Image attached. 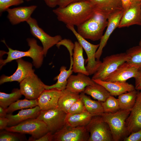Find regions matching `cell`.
<instances>
[{"mask_svg":"<svg viewBox=\"0 0 141 141\" xmlns=\"http://www.w3.org/2000/svg\"><path fill=\"white\" fill-rule=\"evenodd\" d=\"M90 133L86 126L72 127L65 125L53 134V141H88Z\"/></svg>","mask_w":141,"mask_h":141,"instance_id":"cell-10","label":"cell"},{"mask_svg":"<svg viewBox=\"0 0 141 141\" xmlns=\"http://www.w3.org/2000/svg\"><path fill=\"white\" fill-rule=\"evenodd\" d=\"M41 110L40 107L37 105L32 108L21 109L15 115L7 114L6 117L9 120L8 126H15L27 120L36 118Z\"/></svg>","mask_w":141,"mask_h":141,"instance_id":"cell-23","label":"cell"},{"mask_svg":"<svg viewBox=\"0 0 141 141\" xmlns=\"http://www.w3.org/2000/svg\"><path fill=\"white\" fill-rule=\"evenodd\" d=\"M67 27L70 30L74 35L78 42L85 51L87 56V65L85 68L89 75H93L97 71L102 62L97 60L95 54L99 45L93 44L89 42L81 36L76 30L74 26L70 25H66Z\"/></svg>","mask_w":141,"mask_h":141,"instance_id":"cell-7","label":"cell"},{"mask_svg":"<svg viewBox=\"0 0 141 141\" xmlns=\"http://www.w3.org/2000/svg\"><path fill=\"white\" fill-rule=\"evenodd\" d=\"M37 8L36 5H32L9 8L6 10L8 13L7 18L13 25L26 22L31 17V14Z\"/></svg>","mask_w":141,"mask_h":141,"instance_id":"cell-20","label":"cell"},{"mask_svg":"<svg viewBox=\"0 0 141 141\" xmlns=\"http://www.w3.org/2000/svg\"><path fill=\"white\" fill-rule=\"evenodd\" d=\"M96 11H99L109 16L123 10L121 0H86Z\"/></svg>","mask_w":141,"mask_h":141,"instance_id":"cell-21","label":"cell"},{"mask_svg":"<svg viewBox=\"0 0 141 141\" xmlns=\"http://www.w3.org/2000/svg\"><path fill=\"white\" fill-rule=\"evenodd\" d=\"M24 0H0V12L7 10L10 6L17 5L23 3Z\"/></svg>","mask_w":141,"mask_h":141,"instance_id":"cell-37","label":"cell"},{"mask_svg":"<svg viewBox=\"0 0 141 141\" xmlns=\"http://www.w3.org/2000/svg\"><path fill=\"white\" fill-rule=\"evenodd\" d=\"M123 141H141V129L138 131L131 133L125 138Z\"/></svg>","mask_w":141,"mask_h":141,"instance_id":"cell-39","label":"cell"},{"mask_svg":"<svg viewBox=\"0 0 141 141\" xmlns=\"http://www.w3.org/2000/svg\"><path fill=\"white\" fill-rule=\"evenodd\" d=\"M86 110L94 116H101L104 113L101 102L91 99L83 92L80 94Z\"/></svg>","mask_w":141,"mask_h":141,"instance_id":"cell-29","label":"cell"},{"mask_svg":"<svg viewBox=\"0 0 141 141\" xmlns=\"http://www.w3.org/2000/svg\"><path fill=\"white\" fill-rule=\"evenodd\" d=\"M96 11L88 1L74 3L53 10L58 20L77 27L91 17Z\"/></svg>","mask_w":141,"mask_h":141,"instance_id":"cell-1","label":"cell"},{"mask_svg":"<svg viewBox=\"0 0 141 141\" xmlns=\"http://www.w3.org/2000/svg\"><path fill=\"white\" fill-rule=\"evenodd\" d=\"M7 108L0 106V118L6 117L7 114Z\"/></svg>","mask_w":141,"mask_h":141,"instance_id":"cell-46","label":"cell"},{"mask_svg":"<svg viewBox=\"0 0 141 141\" xmlns=\"http://www.w3.org/2000/svg\"><path fill=\"white\" fill-rule=\"evenodd\" d=\"M26 22L29 25L32 34L39 39L43 45V51L45 56L49 49L62 39L60 35L51 36L45 32L38 25L37 21L30 17Z\"/></svg>","mask_w":141,"mask_h":141,"instance_id":"cell-12","label":"cell"},{"mask_svg":"<svg viewBox=\"0 0 141 141\" xmlns=\"http://www.w3.org/2000/svg\"><path fill=\"white\" fill-rule=\"evenodd\" d=\"M5 130L10 132L31 135V136L28 139V141L39 138L49 132L45 123L37 118L27 120L15 126L7 127Z\"/></svg>","mask_w":141,"mask_h":141,"instance_id":"cell-5","label":"cell"},{"mask_svg":"<svg viewBox=\"0 0 141 141\" xmlns=\"http://www.w3.org/2000/svg\"><path fill=\"white\" fill-rule=\"evenodd\" d=\"M137 94V91L135 90L119 96L118 99L120 109L131 110L135 103Z\"/></svg>","mask_w":141,"mask_h":141,"instance_id":"cell-30","label":"cell"},{"mask_svg":"<svg viewBox=\"0 0 141 141\" xmlns=\"http://www.w3.org/2000/svg\"><path fill=\"white\" fill-rule=\"evenodd\" d=\"M22 95L20 89H14L10 93L0 92V106L7 108L20 98Z\"/></svg>","mask_w":141,"mask_h":141,"instance_id":"cell-31","label":"cell"},{"mask_svg":"<svg viewBox=\"0 0 141 141\" xmlns=\"http://www.w3.org/2000/svg\"><path fill=\"white\" fill-rule=\"evenodd\" d=\"M45 84L35 73L20 83V90L22 95L30 100L37 99L45 89Z\"/></svg>","mask_w":141,"mask_h":141,"instance_id":"cell-11","label":"cell"},{"mask_svg":"<svg viewBox=\"0 0 141 141\" xmlns=\"http://www.w3.org/2000/svg\"><path fill=\"white\" fill-rule=\"evenodd\" d=\"M27 41L30 49L27 51H23L11 49L7 46L3 40L8 49V51H3L4 54L7 55V57L5 60H0V68L8 63L24 57H29L31 58L33 64L36 68H38L41 66L44 55L43 47L38 45L37 40L34 38H27Z\"/></svg>","mask_w":141,"mask_h":141,"instance_id":"cell-3","label":"cell"},{"mask_svg":"<svg viewBox=\"0 0 141 141\" xmlns=\"http://www.w3.org/2000/svg\"><path fill=\"white\" fill-rule=\"evenodd\" d=\"M9 120L6 117L0 118V130L5 129L8 126Z\"/></svg>","mask_w":141,"mask_h":141,"instance_id":"cell-43","label":"cell"},{"mask_svg":"<svg viewBox=\"0 0 141 141\" xmlns=\"http://www.w3.org/2000/svg\"><path fill=\"white\" fill-rule=\"evenodd\" d=\"M93 116L87 111L76 114H67L64 120L65 125L72 127L86 126Z\"/></svg>","mask_w":141,"mask_h":141,"instance_id":"cell-25","label":"cell"},{"mask_svg":"<svg viewBox=\"0 0 141 141\" xmlns=\"http://www.w3.org/2000/svg\"><path fill=\"white\" fill-rule=\"evenodd\" d=\"M124 13L123 10L109 15L108 18V22L106 30L100 39L99 47L96 51L95 57L97 60H100L103 48L107 44L109 37L114 30L118 27Z\"/></svg>","mask_w":141,"mask_h":141,"instance_id":"cell-14","label":"cell"},{"mask_svg":"<svg viewBox=\"0 0 141 141\" xmlns=\"http://www.w3.org/2000/svg\"><path fill=\"white\" fill-rule=\"evenodd\" d=\"M87 111L82 98L80 97L71 106L67 114H74L80 113Z\"/></svg>","mask_w":141,"mask_h":141,"instance_id":"cell-36","label":"cell"},{"mask_svg":"<svg viewBox=\"0 0 141 141\" xmlns=\"http://www.w3.org/2000/svg\"><path fill=\"white\" fill-rule=\"evenodd\" d=\"M128 59L127 62L131 65L141 67V46H134L127 49L125 52Z\"/></svg>","mask_w":141,"mask_h":141,"instance_id":"cell-33","label":"cell"},{"mask_svg":"<svg viewBox=\"0 0 141 141\" xmlns=\"http://www.w3.org/2000/svg\"><path fill=\"white\" fill-rule=\"evenodd\" d=\"M108 17L102 12L95 11L91 17L77 26V31L85 39L93 41L100 39L107 26Z\"/></svg>","mask_w":141,"mask_h":141,"instance_id":"cell-2","label":"cell"},{"mask_svg":"<svg viewBox=\"0 0 141 141\" xmlns=\"http://www.w3.org/2000/svg\"><path fill=\"white\" fill-rule=\"evenodd\" d=\"M104 113H115L120 109L118 99L110 95L104 101L101 102Z\"/></svg>","mask_w":141,"mask_h":141,"instance_id":"cell-34","label":"cell"},{"mask_svg":"<svg viewBox=\"0 0 141 141\" xmlns=\"http://www.w3.org/2000/svg\"><path fill=\"white\" fill-rule=\"evenodd\" d=\"M140 19L141 21V9H140Z\"/></svg>","mask_w":141,"mask_h":141,"instance_id":"cell-49","label":"cell"},{"mask_svg":"<svg viewBox=\"0 0 141 141\" xmlns=\"http://www.w3.org/2000/svg\"><path fill=\"white\" fill-rule=\"evenodd\" d=\"M61 45H64L66 47L69 52L70 56H72L73 50L74 48V44H73L70 40L69 39H62L56 45L58 48H59Z\"/></svg>","mask_w":141,"mask_h":141,"instance_id":"cell-38","label":"cell"},{"mask_svg":"<svg viewBox=\"0 0 141 141\" xmlns=\"http://www.w3.org/2000/svg\"><path fill=\"white\" fill-rule=\"evenodd\" d=\"M141 3H131L128 8L124 11L118 28L128 27L133 25L141 26Z\"/></svg>","mask_w":141,"mask_h":141,"instance_id":"cell-17","label":"cell"},{"mask_svg":"<svg viewBox=\"0 0 141 141\" xmlns=\"http://www.w3.org/2000/svg\"><path fill=\"white\" fill-rule=\"evenodd\" d=\"M139 45L141 46V39L139 42Z\"/></svg>","mask_w":141,"mask_h":141,"instance_id":"cell-48","label":"cell"},{"mask_svg":"<svg viewBox=\"0 0 141 141\" xmlns=\"http://www.w3.org/2000/svg\"><path fill=\"white\" fill-rule=\"evenodd\" d=\"M62 91L57 108L67 114L72 105L80 97V95L79 93L71 92L66 89Z\"/></svg>","mask_w":141,"mask_h":141,"instance_id":"cell-27","label":"cell"},{"mask_svg":"<svg viewBox=\"0 0 141 141\" xmlns=\"http://www.w3.org/2000/svg\"><path fill=\"white\" fill-rule=\"evenodd\" d=\"M70 65L69 69L67 70L66 67L64 66H62L60 69V72L59 74L54 78V80H57L56 83L50 86L45 85V89L54 88L62 91L66 89L68 79L73 72L72 69L73 63V59H70Z\"/></svg>","mask_w":141,"mask_h":141,"instance_id":"cell-26","label":"cell"},{"mask_svg":"<svg viewBox=\"0 0 141 141\" xmlns=\"http://www.w3.org/2000/svg\"><path fill=\"white\" fill-rule=\"evenodd\" d=\"M62 91L56 88L45 89L37 99L38 106L41 110L57 108Z\"/></svg>","mask_w":141,"mask_h":141,"instance_id":"cell-15","label":"cell"},{"mask_svg":"<svg viewBox=\"0 0 141 141\" xmlns=\"http://www.w3.org/2000/svg\"><path fill=\"white\" fill-rule=\"evenodd\" d=\"M16 60L17 64L16 70L11 76L2 75L0 79V85L13 81L20 83L25 78L34 73V70L33 69L32 65L31 63L25 61L21 58Z\"/></svg>","mask_w":141,"mask_h":141,"instance_id":"cell-13","label":"cell"},{"mask_svg":"<svg viewBox=\"0 0 141 141\" xmlns=\"http://www.w3.org/2000/svg\"><path fill=\"white\" fill-rule=\"evenodd\" d=\"M53 139V134L49 132L39 138L33 139L31 141H52Z\"/></svg>","mask_w":141,"mask_h":141,"instance_id":"cell-41","label":"cell"},{"mask_svg":"<svg viewBox=\"0 0 141 141\" xmlns=\"http://www.w3.org/2000/svg\"><path fill=\"white\" fill-rule=\"evenodd\" d=\"M95 83L88 75L79 73L76 75L72 74L69 77L66 89L71 92L79 93L84 92L86 86Z\"/></svg>","mask_w":141,"mask_h":141,"instance_id":"cell-19","label":"cell"},{"mask_svg":"<svg viewBox=\"0 0 141 141\" xmlns=\"http://www.w3.org/2000/svg\"><path fill=\"white\" fill-rule=\"evenodd\" d=\"M27 140L25 134L3 130L0 132V141H22Z\"/></svg>","mask_w":141,"mask_h":141,"instance_id":"cell-35","label":"cell"},{"mask_svg":"<svg viewBox=\"0 0 141 141\" xmlns=\"http://www.w3.org/2000/svg\"><path fill=\"white\" fill-rule=\"evenodd\" d=\"M86 0H59L57 4L58 7H64L69 4L75 2L86 1Z\"/></svg>","mask_w":141,"mask_h":141,"instance_id":"cell-42","label":"cell"},{"mask_svg":"<svg viewBox=\"0 0 141 141\" xmlns=\"http://www.w3.org/2000/svg\"><path fill=\"white\" fill-rule=\"evenodd\" d=\"M131 3L136 2L141 3V0H131Z\"/></svg>","mask_w":141,"mask_h":141,"instance_id":"cell-47","label":"cell"},{"mask_svg":"<svg viewBox=\"0 0 141 141\" xmlns=\"http://www.w3.org/2000/svg\"><path fill=\"white\" fill-rule=\"evenodd\" d=\"M38 105L37 99L30 100L26 98L18 99L7 108V114L12 113L18 110L32 108Z\"/></svg>","mask_w":141,"mask_h":141,"instance_id":"cell-32","label":"cell"},{"mask_svg":"<svg viewBox=\"0 0 141 141\" xmlns=\"http://www.w3.org/2000/svg\"><path fill=\"white\" fill-rule=\"evenodd\" d=\"M94 81L103 86L110 95L116 96L124 93L136 90L135 86L126 82L107 81L100 79H92Z\"/></svg>","mask_w":141,"mask_h":141,"instance_id":"cell-22","label":"cell"},{"mask_svg":"<svg viewBox=\"0 0 141 141\" xmlns=\"http://www.w3.org/2000/svg\"><path fill=\"white\" fill-rule=\"evenodd\" d=\"M124 11L127 10L131 4V0H121Z\"/></svg>","mask_w":141,"mask_h":141,"instance_id":"cell-45","label":"cell"},{"mask_svg":"<svg viewBox=\"0 0 141 141\" xmlns=\"http://www.w3.org/2000/svg\"><path fill=\"white\" fill-rule=\"evenodd\" d=\"M25 0V1H31L32 0Z\"/></svg>","mask_w":141,"mask_h":141,"instance_id":"cell-50","label":"cell"},{"mask_svg":"<svg viewBox=\"0 0 141 141\" xmlns=\"http://www.w3.org/2000/svg\"><path fill=\"white\" fill-rule=\"evenodd\" d=\"M126 126L130 134L141 129V90L137 91L135 103L126 120Z\"/></svg>","mask_w":141,"mask_h":141,"instance_id":"cell-16","label":"cell"},{"mask_svg":"<svg viewBox=\"0 0 141 141\" xmlns=\"http://www.w3.org/2000/svg\"><path fill=\"white\" fill-rule=\"evenodd\" d=\"M74 45L73 55V71L75 73H82L88 76L89 74L84 65L83 49L78 42H75Z\"/></svg>","mask_w":141,"mask_h":141,"instance_id":"cell-24","label":"cell"},{"mask_svg":"<svg viewBox=\"0 0 141 141\" xmlns=\"http://www.w3.org/2000/svg\"><path fill=\"white\" fill-rule=\"evenodd\" d=\"M67 114L57 108L41 110L37 118L44 122L49 131L53 134L62 128L65 125L64 120Z\"/></svg>","mask_w":141,"mask_h":141,"instance_id":"cell-9","label":"cell"},{"mask_svg":"<svg viewBox=\"0 0 141 141\" xmlns=\"http://www.w3.org/2000/svg\"><path fill=\"white\" fill-rule=\"evenodd\" d=\"M140 68L125 62L108 76L105 81L126 82L128 79L134 78L136 76Z\"/></svg>","mask_w":141,"mask_h":141,"instance_id":"cell-18","label":"cell"},{"mask_svg":"<svg viewBox=\"0 0 141 141\" xmlns=\"http://www.w3.org/2000/svg\"><path fill=\"white\" fill-rule=\"evenodd\" d=\"M128 59L126 52L114 54L105 57L103 58V61L93 74L92 79L105 81L108 76L120 65L127 62Z\"/></svg>","mask_w":141,"mask_h":141,"instance_id":"cell-6","label":"cell"},{"mask_svg":"<svg viewBox=\"0 0 141 141\" xmlns=\"http://www.w3.org/2000/svg\"><path fill=\"white\" fill-rule=\"evenodd\" d=\"M86 127L90 133L88 141H113L109 127L101 116H93Z\"/></svg>","mask_w":141,"mask_h":141,"instance_id":"cell-8","label":"cell"},{"mask_svg":"<svg viewBox=\"0 0 141 141\" xmlns=\"http://www.w3.org/2000/svg\"><path fill=\"white\" fill-rule=\"evenodd\" d=\"M135 79V88L136 90H141V67L138 69L136 76L134 78Z\"/></svg>","mask_w":141,"mask_h":141,"instance_id":"cell-40","label":"cell"},{"mask_svg":"<svg viewBox=\"0 0 141 141\" xmlns=\"http://www.w3.org/2000/svg\"><path fill=\"white\" fill-rule=\"evenodd\" d=\"M131 110L120 109L113 113L104 112L101 116L102 120L109 127L113 141H123L130 135L126 128V121Z\"/></svg>","mask_w":141,"mask_h":141,"instance_id":"cell-4","label":"cell"},{"mask_svg":"<svg viewBox=\"0 0 141 141\" xmlns=\"http://www.w3.org/2000/svg\"><path fill=\"white\" fill-rule=\"evenodd\" d=\"M84 92L101 102L105 101L111 95L103 86L96 83L93 85L86 86Z\"/></svg>","mask_w":141,"mask_h":141,"instance_id":"cell-28","label":"cell"},{"mask_svg":"<svg viewBox=\"0 0 141 141\" xmlns=\"http://www.w3.org/2000/svg\"><path fill=\"white\" fill-rule=\"evenodd\" d=\"M46 4L49 7L53 8L57 5L59 0H43Z\"/></svg>","mask_w":141,"mask_h":141,"instance_id":"cell-44","label":"cell"}]
</instances>
